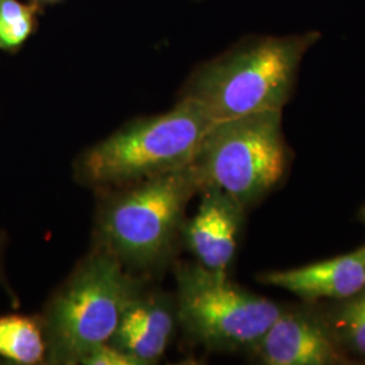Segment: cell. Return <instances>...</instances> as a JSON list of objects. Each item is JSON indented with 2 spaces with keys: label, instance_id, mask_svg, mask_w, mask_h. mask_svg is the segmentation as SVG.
Here are the masks:
<instances>
[{
  "label": "cell",
  "instance_id": "cell-12",
  "mask_svg": "<svg viewBox=\"0 0 365 365\" xmlns=\"http://www.w3.org/2000/svg\"><path fill=\"white\" fill-rule=\"evenodd\" d=\"M327 324L344 351L365 357V288L337 302L325 314Z\"/></svg>",
  "mask_w": 365,
  "mask_h": 365
},
{
  "label": "cell",
  "instance_id": "cell-9",
  "mask_svg": "<svg viewBox=\"0 0 365 365\" xmlns=\"http://www.w3.org/2000/svg\"><path fill=\"white\" fill-rule=\"evenodd\" d=\"M176 325L175 298L144 288L125 309L108 342L131 354L141 365L155 364L167 352Z\"/></svg>",
  "mask_w": 365,
  "mask_h": 365
},
{
  "label": "cell",
  "instance_id": "cell-16",
  "mask_svg": "<svg viewBox=\"0 0 365 365\" xmlns=\"http://www.w3.org/2000/svg\"><path fill=\"white\" fill-rule=\"evenodd\" d=\"M34 1H37L38 4H41V3H56L58 0H34Z\"/></svg>",
  "mask_w": 365,
  "mask_h": 365
},
{
  "label": "cell",
  "instance_id": "cell-6",
  "mask_svg": "<svg viewBox=\"0 0 365 365\" xmlns=\"http://www.w3.org/2000/svg\"><path fill=\"white\" fill-rule=\"evenodd\" d=\"M178 324L188 339L212 352L250 349L282 313V306L233 283L227 272L199 262L175 269Z\"/></svg>",
  "mask_w": 365,
  "mask_h": 365
},
{
  "label": "cell",
  "instance_id": "cell-2",
  "mask_svg": "<svg viewBox=\"0 0 365 365\" xmlns=\"http://www.w3.org/2000/svg\"><path fill=\"white\" fill-rule=\"evenodd\" d=\"M318 31L261 37L200 66L182 96L206 107L215 122L261 111H283L300 64Z\"/></svg>",
  "mask_w": 365,
  "mask_h": 365
},
{
  "label": "cell",
  "instance_id": "cell-13",
  "mask_svg": "<svg viewBox=\"0 0 365 365\" xmlns=\"http://www.w3.org/2000/svg\"><path fill=\"white\" fill-rule=\"evenodd\" d=\"M39 4L0 0V51L16 52L36 29Z\"/></svg>",
  "mask_w": 365,
  "mask_h": 365
},
{
  "label": "cell",
  "instance_id": "cell-4",
  "mask_svg": "<svg viewBox=\"0 0 365 365\" xmlns=\"http://www.w3.org/2000/svg\"><path fill=\"white\" fill-rule=\"evenodd\" d=\"M144 288L143 279L96 247L57 289L41 317L48 363L81 364L88 353L111 339L125 309Z\"/></svg>",
  "mask_w": 365,
  "mask_h": 365
},
{
  "label": "cell",
  "instance_id": "cell-10",
  "mask_svg": "<svg viewBox=\"0 0 365 365\" xmlns=\"http://www.w3.org/2000/svg\"><path fill=\"white\" fill-rule=\"evenodd\" d=\"M257 280L265 286L283 288L307 302L346 299L365 288V245L330 260L264 272Z\"/></svg>",
  "mask_w": 365,
  "mask_h": 365
},
{
  "label": "cell",
  "instance_id": "cell-1",
  "mask_svg": "<svg viewBox=\"0 0 365 365\" xmlns=\"http://www.w3.org/2000/svg\"><path fill=\"white\" fill-rule=\"evenodd\" d=\"M206 107L182 96L168 113L138 118L88 148L75 163L87 187H125L191 165L214 125Z\"/></svg>",
  "mask_w": 365,
  "mask_h": 365
},
{
  "label": "cell",
  "instance_id": "cell-7",
  "mask_svg": "<svg viewBox=\"0 0 365 365\" xmlns=\"http://www.w3.org/2000/svg\"><path fill=\"white\" fill-rule=\"evenodd\" d=\"M264 365L345 364L325 315L309 309H282L274 324L250 349Z\"/></svg>",
  "mask_w": 365,
  "mask_h": 365
},
{
  "label": "cell",
  "instance_id": "cell-5",
  "mask_svg": "<svg viewBox=\"0 0 365 365\" xmlns=\"http://www.w3.org/2000/svg\"><path fill=\"white\" fill-rule=\"evenodd\" d=\"M288 160L282 111H261L214 122L192 167L200 190L218 188L248 209L282 182Z\"/></svg>",
  "mask_w": 365,
  "mask_h": 365
},
{
  "label": "cell",
  "instance_id": "cell-17",
  "mask_svg": "<svg viewBox=\"0 0 365 365\" xmlns=\"http://www.w3.org/2000/svg\"><path fill=\"white\" fill-rule=\"evenodd\" d=\"M360 217H361V221L365 223V206L361 209V212H360Z\"/></svg>",
  "mask_w": 365,
  "mask_h": 365
},
{
  "label": "cell",
  "instance_id": "cell-8",
  "mask_svg": "<svg viewBox=\"0 0 365 365\" xmlns=\"http://www.w3.org/2000/svg\"><path fill=\"white\" fill-rule=\"evenodd\" d=\"M200 192L199 207L182 225V244L202 267L227 272L235 260L247 209L218 188L207 187Z\"/></svg>",
  "mask_w": 365,
  "mask_h": 365
},
{
  "label": "cell",
  "instance_id": "cell-11",
  "mask_svg": "<svg viewBox=\"0 0 365 365\" xmlns=\"http://www.w3.org/2000/svg\"><path fill=\"white\" fill-rule=\"evenodd\" d=\"M0 360L19 365L41 364L48 360V342L41 317H0Z\"/></svg>",
  "mask_w": 365,
  "mask_h": 365
},
{
  "label": "cell",
  "instance_id": "cell-15",
  "mask_svg": "<svg viewBox=\"0 0 365 365\" xmlns=\"http://www.w3.org/2000/svg\"><path fill=\"white\" fill-rule=\"evenodd\" d=\"M1 247H3V235L0 233V257H1ZM6 282H4V276H3V271H1V259H0V284H3V286H6L7 287V284H4Z\"/></svg>",
  "mask_w": 365,
  "mask_h": 365
},
{
  "label": "cell",
  "instance_id": "cell-14",
  "mask_svg": "<svg viewBox=\"0 0 365 365\" xmlns=\"http://www.w3.org/2000/svg\"><path fill=\"white\" fill-rule=\"evenodd\" d=\"M81 364L84 365H141L137 359H134L122 349H119L111 342H105L96 346L93 351L88 353Z\"/></svg>",
  "mask_w": 365,
  "mask_h": 365
},
{
  "label": "cell",
  "instance_id": "cell-3",
  "mask_svg": "<svg viewBox=\"0 0 365 365\" xmlns=\"http://www.w3.org/2000/svg\"><path fill=\"white\" fill-rule=\"evenodd\" d=\"M200 191L191 165L125 185L99 210L98 247L128 269H153L182 240L185 207Z\"/></svg>",
  "mask_w": 365,
  "mask_h": 365
}]
</instances>
